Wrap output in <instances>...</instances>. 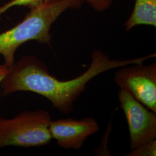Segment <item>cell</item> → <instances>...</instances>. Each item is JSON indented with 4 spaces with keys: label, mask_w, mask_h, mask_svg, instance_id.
Masks as SVG:
<instances>
[{
    "label": "cell",
    "mask_w": 156,
    "mask_h": 156,
    "mask_svg": "<svg viewBox=\"0 0 156 156\" xmlns=\"http://www.w3.org/2000/svg\"><path fill=\"white\" fill-rule=\"evenodd\" d=\"M156 56L154 53L127 60H111L102 51L95 49L91 53L89 68L78 77L68 80H60L50 75L45 64L35 56H23L2 79L1 96L18 91H31L45 97L60 112L69 114L74 108L73 103L92 79L112 69L142 64Z\"/></svg>",
    "instance_id": "obj_1"
},
{
    "label": "cell",
    "mask_w": 156,
    "mask_h": 156,
    "mask_svg": "<svg viewBox=\"0 0 156 156\" xmlns=\"http://www.w3.org/2000/svg\"><path fill=\"white\" fill-rule=\"evenodd\" d=\"M84 0H50L32 8L22 21L0 33V54L10 69L15 64V54L21 45L29 41L50 45L52 24L69 9L80 8Z\"/></svg>",
    "instance_id": "obj_2"
},
{
    "label": "cell",
    "mask_w": 156,
    "mask_h": 156,
    "mask_svg": "<svg viewBox=\"0 0 156 156\" xmlns=\"http://www.w3.org/2000/svg\"><path fill=\"white\" fill-rule=\"evenodd\" d=\"M51 118L44 109L25 111L10 119L0 117V149L7 146L37 147L48 144Z\"/></svg>",
    "instance_id": "obj_3"
},
{
    "label": "cell",
    "mask_w": 156,
    "mask_h": 156,
    "mask_svg": "<svg viewBox=\"0 0 156 156\" xmlns=\"http://www.w3.org/2000/svg\"><path fill=\"white\" fill-rule=\"evenodd\" d=\"M120 104L128 123L131 151L156 139V113L134 98L126 90L118 93Z\"/></svg>",
    "instance_id": "obj_4"
},
{
    "label": "cell",
    "mask_w": 156,
    "mask_h": 156,
    "mask_svg": "<svg viewBox=\"0 0 156 156\" xmlns=\"http://www.w3.org/2000/svg\"><path fill=\"white\" fill-rule=\"evenodd\" d=\"M115 74V81L147 109L156 113V64H134Z\"/></svg>",
    "instance_id": "obj_5"
},
{
    "label": "cell",
    "mask_w": 156,
    "mask_h": 156,
    "mask_svg": "<svg viewBox=\"0 0 156 156\" xmlns=\"http://www.w3.org/2000/svg\"><path fill=\"white\" fill-rule=\"evenodd\" d=\"M49 128L51 138L61 147L73 150L80 149L87 138L100 130L97 122L91 117L51 120Z\"/></svg>",
    "instance_id": "obj_6"
},
{
    "label": "cell",
    "mask_w": 156,
    "mask_h": 156,
    "mask_svg": "<svg viewBox=\"0 0 156 156\" xmlns=\"http://www.w3.org/2000/svg\"><path fill=\"white\" fill-rule=\"evenodd\" d=\"M140 25L156 27V0H135L133 11L124 27L128 31Z\"/></svg>",
    "instance_id": "obj_7"
},
{
    "label": "cell",
    "mask_w": 156,
    "mask_h": 156,
    "mask_svg": "<svg viewBox=\"0 0 156 156\" xmlns=\"http://www.w3.org/2000/svg\"><path fill=\"white\" fill-rule=\"evenodd\" d=\"M50 0H11L0 7V17L8 9L14 6H26L31 9Z\"/></svg>",
    "instance_id": "obj_8"
},
{
    "label": "cell",
    "mask_w": 156,
    "mask_h": 156,
    "mask_svg": "<svg viewBox=\"0 0 156 156\" xmlns=\"http://www.w3.org/2000/svg\"><path fill=\"white\" fill-rule=\"evenodd\" d=\"M125 156H156V140L140 146L134 149Z\"/></svg>",
    "instance_id": "obj_9"
},
{
    "label": "cell",
    "mask_w": 156,
    "mask_h": 156,
    "mask_svg": "<svg viewBox=\"0 0 156 156\" xmlns=\"http://www.w3.org/2000/svg\"><path fill=\"white\" fill-rule=\"evenodd\" d=\"M95 11L102 12L108 9L113 3V0H84Z\"/></svg>",
    "instance_id": "obj_10"
},
{
    "label": "cell",
    "mask_w": 156,
    "mask_h": 156,
    "mask_svg": "<svg viewBox=\"0 0 156 156\" xmlns=\"http://www.w3.org/2000/svg\"><path fill=\"white\" fill-rule=\"evenodd\" d=\"M9 72V69L5 65L2 64L0 65V84L2 79Z\"/></svg>",
    "instance_id": "obj_11"
}]
</instances>
